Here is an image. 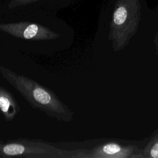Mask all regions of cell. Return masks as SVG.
Here are the masks:
<instances>
[{"mask_svg": "<svg viewBox=\"0 0 158 158\" xmlns=\"http://www.w3.org/2000/svg\"><path fill=\"white\" fill-rule=\"evenodd\" d=\"M0 71L6 80L31 104L57 117L62 118V115H68L67 110L62 103L34 81L17 75L4 67L0 66Z\"/></svg>", "mask_w": 158, "mask_h": 158, "instance_id": "cell-2", "label": "cell"}, {"mask_svg": "<svg viewBox=\"0 0 158 158\" xmlns=\"http://www.w3.org/2000/svg\"><path fill=\"white\" fill-rule=\"evenodd\" d=\"M0 28L12 35L25 40L50 39L55 35L47 29L33 23L2 25Z\"/></svg>", "mask_w": 158, "mask_h": 158, "instance_id": "cell-5", "label": "cell"}, {"mask_svg": "<svg viewBox=\"0 0 158 158\" xmlns=\"http://www.w3.org/2000/svg\"><path fill=\"white\" fill-rule=\"evenodd\" d=\"M0 110L7 120L13 119L17 112L13 97L3 88H0Z\"/></svg>", "mask_w": 158, "mask_h": 158, "instance_id": "cell-6", "label": "cell"}, {"mask_svg": "<svg viewBox=\"0 0 158 158\" xmlns=\"http://www.w3.org/2000/svg\"><path fill=\"white\" fill-rule=\"evenodd\" d=\"M143 158H158V128L151 134L143 148Z\"/></svg>", "mask_w": 158, "mask_h": 158, "instance_id": "cell-7", "label": "cell"}, {"mask_svg": "<svg viewBox=\"0 0 158 158\" xmlns=\"http://www.w3.org/2000/svg\"><path fill=\"white\" fill-rule=\"evenodd\" d=\"M57 152L54 148H48V146L42 147V144L35 143L9 144L0 143V154L4 156H23V157H44L42 154H52Z\"/></svg>", "mask_w": 158, "mask_h": 158, "instance_id": "cell-4", "label": "cell"}, {"mask_svg": "<svg viewBox=\"0 0 158 158\" xmlns=\"http://www.w3.org/2000/svg\"><path fill=\"white\" fill-rule=\"evenodd\" d=\"M140 20L139 0H117L109 35L114 51H122L129 44L138 30Z\"/></svg>", "mask_w": 158, "mask_h": 158, "instance_id": "cell-1", "label": "cell"}, {"mask_svg": "<svg viewBox=\"0 0 158 158\" xmlns=\"http://www.w3.org/2000/svg\"><path fill=\"white\" fill-rule=\"evenodd\" d=\"M153 43H154V47H155L156 53L158 55V31H157V33H156V35H155V36L154 37Z\"/></svg>", "mask_w": 158, "mask_h": 158, "instance_id": "cell-8", "label": "cell"}, {"mask_svg": "<svg viewBox=\"0 0 158 158\" xmlns=\"http://www.w3.org/2000/svg\"><path fill=\"white\" fill-rule=\"evenodd\" d=\"M143 149L134 144L118 140L109 141L99 144L88 154L93 158H143Z\"/></svg>", "mask_w": 158, "mask_h": 158, "instance_id": "cell-3", "label": "cell"}]
</instances>
